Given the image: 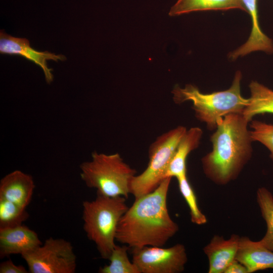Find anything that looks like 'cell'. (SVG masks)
Returning <instances> with one entry per match:
<instances>
[{"label":"cell","mask_w":273,"mask_h":273,"mask_svg":"<svg viewBox=\"0 0 273 273\" xmlns=\"http://www.w3.org/2000/svg\"><path fill=\"white\" fill-rule=\"evenodd\" d=\"M171 178H165L153 191L135 199L118 223L116 241L132 249L162 247L178 232L167 207Z\"/></svg>","instance_id":"cell-1"},{"label":"cell","mask_w":273,"mask_h":273,"mask_svg":"<svg viewBox=\"0 0 273 273\" xmlns=\"http://www.w3.org/2000/svg\"><path fill=\"white\" fill-rule=\"evenodd\" d=\"M243 113H231L221 118L210 141L212 149L201 159L203 172L215 184L224 185L235 179L251 158L253 142Z\"/></svg>","instance_id":"cell-2"},{"label":"cell","mask_w":273,"mask_h":273,"mask_svg":"<svg viewBox=\"0 0 273 273\" xmlns=\"http://www.w3.org/2000/svg\"><path fill=\"white\" fill-rule=\"evenodd\" d=\"M242 73L236 72L231 87L226 90L203 94L192 84L185 87L175 86L172 90L173 100L177 104L190 101L196 117L205 123L209 130L215 129L219 120L231 113H243L249 104L241 94Z\"/></svg>","instance_id":"cell-3"},{"label":"cell","mask_w":273,"mask_h":273,"mask_svg":"<svg viewBox=\"0 0 273 273\" xmlns=\"http://www.w3.org/2000/svg\"><path fill=\"white\" fill-rule=\"evenodd\" d=\"M126 199L97 194L95 200L82 202L83 228L103 259H109L116 245L118 223L128 208Z\"/></svg>","instance_id":"cell-4"},{"label":"cell","mask_w":273,"mask_h":273,"mask_svg":"<svg viewBox=\"0 0 273 273\" xmlns=\"http://www.w3.org/2000/svg\"><path fill=\"white\" fill-rule=\"evenodd\" d=\"M80 169L81 179L87 187L96 189L97 194L126 199L136 173L119 153L106 154L96 151L92 153L91 160L82 163Z\"/></svg>","instance_id":"cell-5"},{"label":"cell","mask_w":273,"mask_h":273,"mask_svg":"<svg viewBox=\"0 0 273 273\" xmlns=\"http://www.w3.org/2000/svg\"><path fill=\"white\" fill-rule=\"evenodd\" d=\"M187 129L178 126L158 136L150 146L149 163L140 174L133 176L130 185V194L135 199L155 190L165 175L175 149Z\"/></svg>","instance_id":"cell-6"},{"label":"cell","mask_w":273,"mask_h":273,"mask_svg":"<svg viewBox=\"0 0 273 273\" xmlns=\"http://www.w3.org/2000/svg\"><path fill=\"white\" fill-rule=\"evenodd\" d=\"M30 273H74L76 256L71 243L50 237L34 250L21 255Z\"/></svg>","instance_id":"cell-7"},{"label":"cell","mask_w":273,"mask_h":273,"mask_svg":"<svg viewBox=\"0 0 273 273\" xmlns=\"http://www.w3.org/2000/svg\"><path fill=\"white\" fill-rule=\"evenodd\" d=\"M132 262L141 273H178L187 262L186 248L177 244L169 248L145 246L132 249Z\"/></svg>","instance_id":"cell-8"},{"label":"cell","mask_w":273,"mask_h":273,"mask_svg":"<svg viewBox=\"0 0 273 273\" xmlns=\"http://www.w3.org/2000/svg\"><path fill=\"white\" fill-rule=\"evenodd\" d=\"M0 53L20 56L38 65L42 70L48 83L53 81L54 77L53 70L48 67L47 61L53 60L57 62L66 59V57L62 55L37 51L31 48L27 39L12 36L2 30L0 31Z\"/></svg>","instance_id":"cell-9"},{"label":"cell","mask_w":273,"mask_h":273,"mask_svg":"<svg viewBox=\"0 0 273 273\" xmlns=\"http://www.w3.org/2000/svg\"><path fill=\"white\" fill-rule=\"evenodd\" d=\"M42 243L37 233L21 224L15 227L0 229V257L30 252Z\"/></svg>","instance_id":"cell-10"},{"label":"cell","mask_w":273,"mask_h":273,"mask_svg":"<svg viewBox=\"0 0 273 273\" xmlns=\"http://www.w3.org/2000/svg\"><path fill=\"white\" fill-rule=\"evenodd\" d=\"M35 187L30 175L16 170L1 179L0 198L26 208L31 202Z\"/></svg>","instance_id":"cell-11"},{"label":"cell","mask_w":273,"mask_h":273,"mask_svg":"<svg viewBox=\"0 0 273 273\" xmlns=\"http://www.w3.org/2000/svg\"><path fill=\"white\" fill-rule=\"evenodd\" d=\"M240 237L233 234L228 239L215 235L203 251L209 261V273H224L229 264L236 258Z\"/></svg>","instance_id":"cell-12"},{"label":"cell","mask_w":273,"mask_h":273,"mask_svg":"<svg viewBox=\"0 0 273 273\" xmlns=\"http://www.w3.org/2000/svg\"><path fill=\"white\" fill-rule=\"evenodd\" d=\"M236 260L243 264L248 273L273 269V251L260 241H253L247 237H240Z\"/></svg>","instance_id":"cell-13"},{"label":"cell","mask_w":273,"mask_h":273,"mask_svg":"<svg viewBox=\"0 0 273 273\" xmlns=\"http://www.w3.org/2000/svg\"><path fill=\"white\" fill-rule=\"evenodd\" d=\"M203 135L199 127L187 130L178 143L166 170L165 177H175L176 179L187 175L186 161L188 155L196 149Z\"/></svg>","instance_id":"cell-14"},{"label":"cell","mask_w":273,"mask_h":273,"mask_svg":"<svg viewBox=\"0 0 273 273\" xmlns=\"http://www.w3.org/2000/svg\"><path fill=\"white\" fill-rule=\"evenodd\" d=\"M236 9L247 12L242 0H177L168 14L175 16L195 11Z\"/></svg>","instance_id":"cell-15"},{"label":"cell","mask_w":273,"mask_h":273,"mask_svg":"<svg viewBox=\"0 0 273 273\" xmlns=\"http://www.w3.org/2000/svg\"><path fill=\"white\" fill-rule=\"evenodd\" d=\"M250 97L247 106L243 112L250 122L253 117L260 114H273V90L256 81L249 84Z\"/></svg>","instance_id":"cell-16"},{"label":"cell","mask_w":273,"mask_h":273,"mask_svg":"<svg viewBox=\"0 0 273 273\" xmlns=\"http://www.w3.org/2000/svg\"><path fill=\"white\" fill-rule=\"evenodd\" d=\"M257 202L266 225V231L260 242L273 251V195L264 187L259 188L256 193Z\"/></svg>","instance_id":"cell-17"},{"label":"cell","mask_w":273,"mask_h":273,"mask_svg":"<svg viewBox=\"0 0 273 273\" xmlns=\"http://www.w3.org/2000/svg\"><path fill=\"white\" fill-rule=\"evenodd\" d=\"M130 248L126 245H115L109 256L110 263L99 269L100 273H141L136 265L128 257Z\"/></svg>","instance_id":"cell-18"},{"label":"cell","mask_w":273,"mask_h":273,"mask_svg":"<svg viewBox=\"0 0 273 273\" xmlns=\"http://www.w3.org/2000/svg\"><path fill=\"white\" fill-rule=\"evenodd\" d=\"M28 216L26 208L0 198V229L23 224Z\"/></svg>","instance_id":"cell-19"},{"label":"cell","mask_w":273,"mask_h":273,"mask_svg":"<svg viewBox=\"0 0 273 273\" xmlns=\"http://www.w3.org/2000/svg\"><path fill=\"white\" fill-rule=\"evenodd\" d=\"M179 189L189 206L191 221L202 225L207 221L206 216L200 210L195 194L189 183L187 175L177 178Z\"/></svg>","instance_id":"cell-20"},{"label":"cell","mask_w":273,"mask_h":273,"mask_svg":"<svg viewBox=\"0 0 273 273\" xmlns=\"http://www.w3.org/2000/svg\"><path fill=\"white\" fill-rule=\"evenodd\" d=\"M250 130L253 141H257L265 146L270 152V157L273 160V125L259 120H251Z\"/></svg>","instance_id":"cell-21"},{"label":"cell","mask_w":273,"mask_h":273,"mask_svg":"<svg viewBox=\"0 0 273 273\" xmlns=\"http://www.w3.org/2000/svg\"><path fill=\"white\" fill-rule=\"evenodd\" d=\"M250 16L252 22V29L250 36L253 38H259L262 36L263 32L261 30L258 21L257 0H242Z\"/></svg>","instance_id":"cell-22"},{"label":"cell","mask_w":273,"mask_h":273,"mask_svg":"<svg viewBox=\"0 0 273 273\" xmlns=\"http://www.w3.org/2000/svg\"><path fill=\"white\" fill-rule=\"evenodd\" d=\"M29 271L22 265L15 264L11 259L0 264V273H27Z\"/></svg>","instance_id":"cell-23"},{"label":"cell","mask_w":273,"mask_h":273,"mask_svg":"<svg viewBox=\"0 0 273 273\" xmlns=\"http://www.w3.org/2000/svg\"><path fill=\"white\" fill-rule=\"evenodd\" d=\"M224 273H248L246 267L239 261L234 259L227 266Z\"/></svg>","instance_id":"cell-24"}]
</instances>
